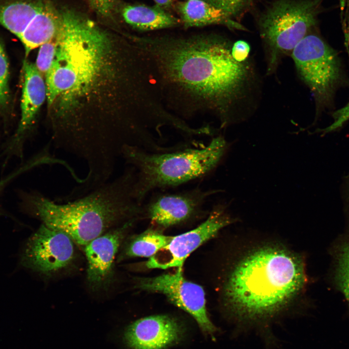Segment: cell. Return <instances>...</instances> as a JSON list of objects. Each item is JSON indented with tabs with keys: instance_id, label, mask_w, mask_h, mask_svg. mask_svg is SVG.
Masks as SVG:
<instances>
[{
	"instance_id": "9",
	"label": "cell",
	"mask_w": 349,
	"mask_h": 349,
	"mask_svg": "<svg viewBox=\"0 0 349 349\" xmlns=\"http://www.w3.org/2000/svg\"><path fill=\"white\" fill-rule=\"evenodd\" d=\"M137 286L164 295L171 303L191 315L206 335L212 336L216 332L208 316L204 290L200 285L187 280L182 269H178L174 273L141 279Z\"/></svg>"
},
{
	"instance_id": "5",
	"label": "cell",
	"mask_w": 349,
	"mask_h": 349,
	"mask_svg": "<svg viewBox=\"0 0 349 349\" xmlns=\"http://www.w3.org/2000/svg\"><path fill=\"white\" fill-rule=\"evenodd\" d=\"M232 143L224 136H214L199 147L185 146L165 152H151L132 146H124L121 157L137 174V192L143 203L151 191L176 187L213 172L222 161Z\"/></svg>"
},
{
	"instance_id": "8",
	"label": "cell",
	"mask_w": 349,
	"mask_h": 349,
	"mask_svg": "<svg viewBox=\"0 0 349 349\" xmlns=\"http://www.w3.org/2000/svg\"><path fill=\"white\" fill-rule=\"evenodd\" d=\"M229 204L214 206L208 216L195 228L172 237L169 243L149 258L146 265L150 269L182 267L186 258L203 243L215 236L224 227L236 222L227 212Z\"/></svg>"
},
{
	"instance_id": "2",
	"label": "cell",
	"mask_w": 349,
	"mask_h": 349,
	"mask_svg": "<svg viewBox=\"0 0 349 349\" xmlns=\"http://www.w3.org/2000/svg\"><path fill=\"white\" fill-rule=\"evenodd\" d=\"M306 281L301 256L278 245L258 246L239 258L228 274L226 306L240 320L272 317L300 293Z\"/></svg>"
},
{
	"instance_id": "6",
	"label": "cell",
	"mask_w": 349,
	"mask_h": 349,
	"mask_svg": "<svg viewBox=\"0 0 349 349\" xmlns=\"http://www.w3.org/2000/svg\"><path fill=\"white\" fill-rule=\"evenodd\" d=\"M323 0H276L259 20L261 38L270 53V67L279 58L291 53L317 22Z\"/></svg>"
},
{
	"instance_id": "27",
	"label": "cell",
	"mask_w": 349,
	"mask_h": 349,
	"mask_svg": "<svg viewBox=\"0 0 349 349\" xmlns=\"http://www.w3.org/2000/svg\"><path fill=\"white\" fill-rule=\"evenodd\" d=\"M27 170V167L24 165L13 172L12 174L7 175L4 178L1 179L0 180V191L9 182Z\"/></svg>"
},
{
	"instance_id": "12",
	"label": "cell",
	"mask_w": 349,
	"mask_h": 349,
	"mask_svg": "<svg viewBox=\"0 0 349 349\" xmlns=\"http://www.w3.org/2000/svg\"><path fill=\"white\" fill-rule=\"evenodd\" d=\"M135 220L109 230L84 246L87 261V279L93 289L105 288L112 279L116 254L127 230Z\"/></svg>"
},
{
	"instance_id": "19",
	"label": "cell",
	"mask_w": 349,
	"mask_h": 349,
	"mask_svg": "<svg viewBox=\"0 0 349 349\" xmlns=\"http://www.w3.org/2000/svg\"><path fill=\"white\" fill-rule=\"evenodd\" d=\"M172 238L154 231H147L132 239L121 257L150 258L167 245Z\"/></svg>"
},
{
	"instance_id": "24",
	"label": "cell",
	"mask_w": 349,
	"mask_h": 349,
	"mask_svg": "<svg viewBox=\"0 0 349 349\" xmlns=\"http://www.w3.org/2000/svg\"><path fill=\"white\" fill-rule=\"evenodd\" d=\"M93 10L103 17L110 16L112 12L117 0H88Z\"/></svg>"
},
{
	"instance_id": "20",
	"label": "cell",
	"mask_w": 349,
	"mask_h": 349,
	"mask_svg": "<svg viewBox=\"0 0 349 349\" xmlns=\"http://www.w3.org/2000/svg\"><path fill=\"white\" fill-rule=\"evenodd\" d=\"M334 281L349 305V231L335 251Z\"/></svg>"
},
{
	"instance_id": "15",
	"label": "cell",
	"mask_w": 349,
	"mask_h": 349,
	"mask_svg": "<svg viewBox=\"0 0 349 349\" xmlns=\"http://www.w3.org/2000/svg\"><path fill=\"white\" fill-rule=\"evenodd\" d=\"M177 8L186 27L222 24L232 29L246 30L224 11L203 0H186L180 2Z\"/></svg>"
},
{
	"instance_id": "25",
	"label": "cell",
	"mask_w": 349,
	"mask_h": 349,
	"mask_svg": "<svg viewBox=\"0 0 349 349\" xmlns=\"http://www.w3.org/2000/svg\"><path fill=\"white\" fill-rule=\"evenodd\" d=\"M333 116L334 119L333 122L320 132L326 133L337 129L349 119V102L343 107L334 112Z\"/></svg>"
},
{
	"instance_id": "23",
	"label": "cell",
	"mask_w": 349,
	"mask_h": 349,
	"mask_svg": "<svg viewBox=\"0 0 349 349\" xmlns=\"http://www.w3.org/2000/svg\"><path fill=\"white\" fill-rule=\"evenodd\" d=\"M56 49L55 38L40 47L35 65L43 77L50 68L54 60Z\"/></svg>"
},
{
	"instance_id": "7",
	"label": "cell",
	"mask_w": 349,
	"mask_h": 349,
	"mask_svg": "<svg viewBox=\"0 0 349 349\" xmlns=\"http://www.w3.org/2000/svg\"><path fill=\"white\" fill-rule=\"evenodd\" d=\"M291 54L299 75L313 93L317 104H329L342 77L340 63L334 50L319 36L309 34Z\"/></svg>"
},
{
	"instance_id": "18",
	"label": "cell",
	"mask_w": 349,
	"mask_h": 349,
	"mask_svg": "<svg viewBox=\"0 0 349 349\" xmlns=\"http://www.w3.org/2000/svg\"><path fill=\"white\" fill-rule=\"evenodd\" d=\"M122 15L127 23L142 31L169 28L179 23V20L158 6L127 5L123 8Z\"/></svg>"
},
{
	"instance_id": "16",
	"label": "cell",
	"mask_w": 349,
	"mask_h": 349,
	"mask_svg": "<svg viewBox=\"0 0 349 349\" xmlns=\"http://www.w3.org/2000/svg\"><path fill=\"white\" fill-rule=\"evenodd\" d=\"M46 0H0V25L20 39Z\"/></svg>"
},
{
	"instance_id": "4",
	"label": "cell",
	"mask_w": 349,
	"mask_h": 349,
	"mask_svg": "<svg viewBox=\"0 0 349 349\" xmlns=\"http://www.w3.org/2000/svg\"><path fill=\"white\" fill-rule=\"evenodd\" d=\"M52 64L44 76L49 106L66 107L85 94L101 72L110 40L94 21L73 9L60 11Z\"/></svg>"
},
{
	"instance_id": "3",
	"label": "cell",
	"mask_w": 349,
	"mask_h": 349,
	"mask_svg": "<svg viewBox=\"0 0 349 349\" xmlns=\"http://www.w3.org/2000/svg\"><path fill=\"white\" fill-rule=\"evenodd\" d=\"M136 184V171L128 165L118 177L79 198L61 203L33 192L27 196L26 206L43 224L85 246L143 212Z\"/></svg>"
},
{
	"instance_id": "28",
	"label": "cell",
	"mask_w": 349,
	"mask_h": 349,
	"mask_svg": "<svg viewBox=\"0 0 349 349\" xmlns=\"http://www.w3.org/2000/svg\"><path fill=\"white\" fill-rule=\"evenodd\" d=\"M157 6L164 8L170 6L175 0H154Z\"/></svg>"
},
{
	"instance_id": "10",
	"label": "cell",
	"mask_w": 349,
	"mask_h": 349,
	"mask_svg": "<svg viewBox=\"0 0 349 349\" xmlns=\"http://www.w3.org/2000/svg\"><path fill=\"white\" fill-rule=\"evenodd\" d=\"M74 257L72 239L65 233L42 223L27 242L22 262L28 268L50 275L69 267Z\"/></svg>"
},
{
	"instance_id": "13",
	"label": "cell",
	"mask_w": 349,
	"mask_h": 349,
	"mask_svg": "<svg viewBox=\"0 0 349 349\" xmlns=\"http://www.w3.org/2000/svg\"><path fill=\"white\" fill-rule=\"evenodd\" d=\"M184 333L181 323L168 315H153L130 324L124 341L130 349H165L180 340Z\"/></svg>"
},
{
	"instance_id": "22",
	"label": "cell",
	"mask_w": 349,
	"mask_h": 349,
	"mask_svg": "<svg viewBox=\"0 0 349 349\" xmlns=\"http://www.w3.org/2000/svg\"><path fill=\"white\" fill-rule=\"evenodd\" d=\"M9 79L8 60L3 44L0 40V110L7 106L9 100Z\"/></svg>"
},
{
	"instance_id": "1",
	"label": "cell",
	"mask_w": 349,
	"mask_h": 349,
	"mask_svg": "<svg viewBox=\"0 0 349 349\" xmlns=\"http://www.w3.org/2000/svg\"><path fill=\"white\" fill-rule=\"evenodd\" d=\"M137 43L168 111L185 121L210 114L220 120L222 127L230 124V112L252 74L245 61L233 57L229 42L201 34L143 37Z\"/></svg>"
},
{
	"instance_id": "17",
	"label": "cell",
	"mask_w": 349,
	"mask_h": 349,
	"mask_svg": "<svg viewBox=\"0 0 349 349\" xmlns=\"http://www.w3.org/2000/svg\"><path fill=\"white\" fill-rule=\"evenodd\" d=\"M60 21V11L46 0L41 11L19 39L24 47L26 56L34 48L56 36Z\"/></svg>"
},
{
	"instance_id": "26",
	"label": "cell",
	"mask_w": 349,
	"mask_h": 349,
	"mask_svg": "<svg viewBox=\"0 0 349 349\" xmlns=\"http://www.w3.org/2000/svg\"><path fill=\"white\" fill-rule=\"evenodd\" d=\"M250 48L249 44L242 40L234 43L232 46V54L238 61L244 62L248 57Z\"/></svg>"
},
{
	"instance_id": "14",
	"label": "cell",
	"mask_w": 349,
	"mask_h": 349,
	"mask_svg": "<svg viewBox=\"0 0 349 349\" xmlns=\"http://www.w3.org/2000/svg\"><path fill=\"white\" fill-rule=\"evenodd\" d=\"M23 70L21 118L8 147L12 151L21 148L25 134L34 124L37 112L47 98L45 80L35 64L25 60Z\"/></svg>"
},
{
	"instance_id": "11",
	"label": "cell",
	"mask_w": 349,
	"mask_h": 349,
	"mask_svg": "<svg viewBox=\"0 0 349 349\" xmlns=\"http://www.w3.org/2000/svg\"><path fill=\"white\" fill-rule=\"evenodd\" d=\"M222 190L199 188L175 193L156 194L145 204V211L152 222L164 228L185 222L203 211L207 199Z\"/></svg>"
},
{
	"instance_id": "21",
	"label": "cell",
	"mask_w": 349,
	"mask_h": 349,
	"mask_svg": "<svg viewBox=\"0 0 349 349\" xmlns=\"http://www.w3.org/2000/svg\"><path fill=\"white\" fill-rule=\"evenodd\" d=\"M226 13L231 18L238 17L247 12L255 0H203Z\"/></svg>"
}]
</instances>
